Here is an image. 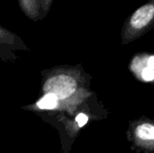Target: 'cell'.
Here are the masks:
<instances>
[{
	"mask_svg": "<svg viewBox=\"0 0 154 153\" xmlns=\"http://www.w3.org/2000/svg\"><path fill=\"white\" fill-rule=\"evenodd\" d=\"M142 78L145 81H153L154 80V69L150 67L144 68L142 72Z\"/></svg>",
	"mask_w": 154,
	"mask_h": 153,
	"instance_id": "5b68a950",
	"label": "cell"
},
{
	"mask_svg": "<svg viewBox=\"0 0 154 153\" xmlns=\"http://www.w3.org/2000/svg\"><path fill=\"white\" fill-rule=\"evenodd\" d=\"M136 136L145 141L154 139V126L150 124H143L136 128Z\"/></svg>",
	"mask_w": 154,
	"mask_h": 153,
	"instance_id": "277c9868",
	"label": "cell"
},
{
	"mask_svg": "<svg viewBox=\"0 0 154 153\" xmlns=\"http://www.w3.org/2000/svg\"><path fill=\"white\" fill-rule=\"evenodd\" d=\"M148 64H149V67L154 69V57H151L150 59H149Z\"/></svg>",
	"mask_w": 154,
	"mask_h": 153,
	"instance_id": "52a82bcc",
	"label": "cell"
},
{
	"mask_svg": "<svg viewBox=\"0 0 154 153\" xmlns=\"http://www.w3.org/2000/svg\"><path fill=\"white\" fill-rule=\"evenodd\" d=\"M87 121H88L87 115H84V113H80V115L77 116V123L79 124L80 127L84 126V125H85L86 123H87Z\"/></svg>",
	"mask_w": 154,
	"mask_h": 153,
	"instance_id": "8992f818",
	"label": "cell"
},
{
	"mask_svg": "<svg viewBox=\"0 0 154 153\" xmlns=\"http://www.w3.org/2000/svg\"><path fill=\"white\" fill-rule=\"evenodd\" d=\"M46 93H53L58 100H64L70 96L77 89V82L67 75H58L49 78L43 87Z\"/></svg>",
	"mask_w": 154,
	"mask_h": 153,
	"instance_id": "6da1fadb",
	"label": "cell"
},
{
	"mask_svg": "<svg viewBox=\"0 0 154 153\" xmlns=\"http://www.w3.org/2000/svg\"><path fill=\"white\" fill-rule=\"evenodd\" d=\"M154 16V5L147 4L135 11L130 19V25L135 29H140L147 26Z\"/></svg>",
	"mask_w": 154,
	"mask_h": 153,
	"instance_id": "7a4b0ae2",
	"label": "cell"
},
{
	"mask_svg": "<svg viewBox=\"0 0 154 153\" xmlns=\"http://www.w3.org/2000/svg\"><path fill=\"white\" fill-rule=\"evenodd\" d=\"M58 98L53 93H45L37 102V107L42 110H51L58 106Z\"/></svg>",
	"mask_w": 154,
	"mask_h": 153,
	"instance_id": "3957f363",
	"label": "cell"
}]
</instances>
